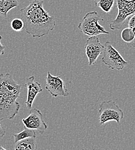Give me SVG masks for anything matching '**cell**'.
Returning a JSON list of instances; mask_svg holds the SVG:
<instances>
[{
    "label": "cell",
    "instance_id": "13",
    "mask_svg": "<svg viewBox=\"0 0 135 150\" xmlns=\"http://www.w3.org/2000/svg\"><path fill=\"white\" fill-rule=\"evenodd\" d=\"M95 6L99 8L106 13H110L113 9L116 0H94Z\"/></svg>",
    "mask_w": 135,
    "mask_h": 150
},
{
    "label": "cell",
    "instance_id": "12",
    "mask_svg": "<svg viewBox=\"0 0 135 150\" xmlns=\"http://www.w3.org/2000/svg\"><path fill=\"white\" fill-rule=\"evenodd\" d=\"M19 5L18 0H0V16L6 18L8 13Z\"/></svg>",
    "mask_w": 135,
    "mask_h": 150
},
{
    "label": "cell",
    "instance_id": "11",
    "mask_svg": "<svg viewBox=\"0 0 135 150\" xmlns=\"http://www.w3.org/2000/svg\"><path fill=\"white\" fill-rule=\"evenodd\" d=\"M38 146L36 142V137H28L21 140L15 143L14 150H36Z\"/></svg>",
    "mask_w": 135,
    "mask_h": 150
},
{
    "label": "cell",
    "instance_id": "19",
    "mask_svg": "<svg viewBox=\"0 0 135 150\" xmlns=\"http://www.w3.org/2000/svg\"><path fill=\"white\" fill-rule=\"evenodd\" d=\"M6 134V129L0 123V137H3Z\"/></svg>",
    "mask_w": 135,
    "mask_h": 150
},
{
    "label": "cell",
    "instance_id": "16",
    "mask_svg": "<svg viewBox=\"0 0 135 150\" xmlns=\"http://www.w3.org/2000/svg\"><path fill=\"white\" fill-rule=\"evenodd\" d=\"M11 26L15 31H21L24 28V23L23 20L20 18L13 19L11 23Z\"/></svg>",
    "mask_w": 135,
    "mask_h": 150
},
{
    "label": "cell",
    "instance_id": "14",
    "mask_svg": "<svg viewBox=\"0 0 135 150\" xmlns=\"http://www.w3.org/2000/svg\"><path fill=\"white\" fill-rule=\"evenodd\" d=\"M121 37L129 47H135V36L131 28H124L121 33Z\"/></svg>",
    "mask_w": 135,
    "mask_h": 150
},
{
    "label": "cell",
    "instance_id": "4",
    "mask_svg": "<svg viewBox=\"0 0 135 150\" xmlns=\"http://www.w3.org/2000/svg\"><path fill=\"white\" fill-rule=\"evenodd\" d=\"M99 124L103 125L111 121L119 124L123 119L124 113L119 106L113 100H105L99 105Z\"/></svg>",
    "mask_w": 135,
    "mask_h": 150
},
{
    "label": "cell",
    "instance_id": "10",
    "mask_svg": "<svg viewBox=\"0 0 135 150\" xmlns=\"http://www.w3.org/2000/svg\"><path fill=\"white\" fill-rule=\"evenodd\" d=\"M27 89V96L25 104L28 109L33 108V103L37 95L43 91L41 84L38 81H35V76H30L26 79V83L24 85Z\"/></svg>",
    "mask_w": 135,
    "mask_h": 150
},
{
    "label": "cell",
    "instance_id": "9",
    "mask_svg": "<svg viewBox=\"0 0 135 150\" xmlns=\"http://www.w3.org/2000/svg\"><path fill=\"white\" fill-rule=\"evenodd\" d=\"M84 48L88 60V65L91 66L96 63L98 57L103 53L104 46L100 43L99 38L93 36L86 40Z\"/></svg>",
    "mask_w": 135,
    "mask_h": 150
},
{
    "label": "cell",
    "instance_id": "3",
    "mask_svg": "<svg viewBox=\"0 0 135 150\" xmlns=\"http://www.w3.org/2000/svg\"><path fill=\"white\" fill-rule=\"evenodd\" d=\"M101 21H103V19L97 11L88 12L79 23L78 28L83 34L90 37L109 34L110 33L99 24Z\"/></svg>",
    "mask_w": 135,
    "mask_h": 150
},
{
    "label": "cell",
    "instance_id": "15",
    "mask_svg": "<svg viewBox=\"0 0 135 150\" xmlns=\"http://www.w3.org/2000/svg\"><path fill=\"white\" fill-rule=\"evenodd\" d=\"M13 136L14 137V143H16L20 140L28 138V137H36V133L35 130L24 127V130L18 133H13Z\"/></svg>",
    "mask_w": 135,
    "mask_h": 150
},
{
    "label": "cell",
    "instance_id": "18",
    "mask_svg": "<svg viewBox=\"0 0 135 150\" xmlns=\"http://www.w3.org/2000/svg\"><path fill=\"white\" fill-rule=\"evenodd\" d=\"M2 39V37L0 35V56L4 54V53H5V46H4V45L2 44L1 42V40Z\"/></svg>",
    "mask_w": 135,
    "mask_h": 150
},
{
    "label": "cell",
    "instance_id": "20",
    "mask_svg": "<svg viewBox=\"0 0 135 150\" xmlns=\"http://www.w3.org/2000/svg\"><path fill=\"white\" fill-rule=\"evenodd\" d=\"M0 150H6V149H5L1 145H0Z\"/></svg>",
    "mask_w": 135,
    "mask_h": 150
},
{
    "label": "cell",
    "instance_id": "7",
    "mask_svg": "<svg viewBox=\"0 0 135 150\" xmlns=\"http://www.w3.org/2000/svg\"><path fill=\"white\" fill-rule=\"evenodd\" d=\"M46 90L53 97L68 96L69 93L60 76H53L50 72L46 77Z\"/></svg>",
    "mask_w": 135,
    "mask_h": 150
},
{
    "label": "cell",
    "instance_id": "17",
    "mask_svg": "<svg viewBox=\"0 0 135 150\" xmlns=\"http://www.w3.org/2000/svg\"><path fill=\"white\" fill-rule=\"evenodd\" d=\"M128 27L129 28H132L135 27V13L130 18H128Z\"/></svg>",
    "mask_w": 135,
    "mask_h": 150
},
{
    "label": "cell",
    "instance_id": "5",
    "mask_svg": "<svg viewBox=\"0 0 135 150\" xmlns=\"http://www.w3.org/2000/svg\"><path fill=\"white\" fill-rule=\"evenodd\" d=\"M118 14L109 24L112 30L121 29L127 20L135 13V0H116Z\"/></svg>",
    "mask_w": 135,
    "mask_h": 150
},
{
    "label": "cell",
    "instance_id": "8",
    "mask_svg": "<svg viewBox=\"0 0 135 150\" xmlns=\"http://www.w3.org/2000/svg\"><path fill=\"white\" fill-rule=\"evenodd\" d=\"M30 114L25 118L22 120L24 127L33 130H37L40 134H43L47 129L48 126L43 120V114L37 109H31Z\"/></svg>",
    "mask_w": 135,
    "mask_h": 150
},
{
    "label": "cell",
    "instance_id": "2",
    "mask_svg": "<svg viewBox=\"0 0 135 150\" xmlns=\"http://www.w3.org/2000/svg\"><path fill=\"white\" fill-rule=\"evenodd\" d=\"M22 88L11 74H0V121L11 120L19 113L20 105L17 99Z\"/></svg>",
    "mask_w": 135,
    "mask_h": 150
},
{
    "label": "cell",
    "instance_id": "1",
    "mask_svg": "<svg viewBox=\"0 0 135 150\" xmlns=\"http://www.w3.org/2000/svg\"><path fill=\"white\" fill-rule=\"evenodd\" d=\"M43 1L33 0L29 5L20 10L24 29L33 38H41L48 35L56 25L53 16L45 10Z\"/></svg>",
    "mask_w": 135,
    "mask_h": 150
},
{
    "label": "cell",
    "instance_id": "6",
    "mask_svg": "<svg viewBox=\"0 0 135 150\" xmlns=\"http://www.w3.org/2000/svg\"><path fill=\"white\" fill-rule=\"evenodd\" d=\"M102 62L111 69L122 70L128 64L110 41L105 43Z\"/></svg>",
    "mask_w": 135,
    "mask_h": 150
}]
</instances>
